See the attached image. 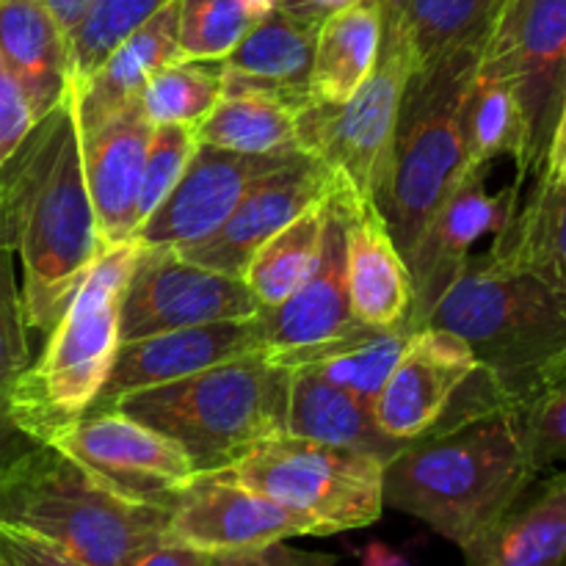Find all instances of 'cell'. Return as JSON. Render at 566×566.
Listing matches in <instances>:
<instances>
[{
  "label": "cell",
  "mask_w": 566,
  "mask_h": 566,
  "mask_svg": "<svg viewBox=\"0 0 566 566\" xmlns=\"http://www.w3.org/2000/svg\"><path fill=\"white\" fill-rule=\"evenodd\" d=\"M379 50L381 0H359L326 14L310 72L313 103H348L376 70Z\"/></svg>",
  "instance_id": "27"
},
{
  "label": "cell",
  "mask_w": 566,
  "mask_h": 566,
  "mask_svg": "<svg viewBox=\"0 0 566 566\" xmlns=\"http://www.w3.org/2000/svg\"><path fill=\"white\" fill-rule=\"evenodd\" d=\"M385 459L280 434L249 448L224 479L313 520L321 536L368 528L385 512Z\"/></svg>",
  "instance_id": "8"
},
{
  "label": "cell",
  "mask_w": 566,
  "mask_h": 566,
  "mask_svg": "<svg viewBox=\"0 0 566 566\" xmlns=\"http://www.w3.org/2000/svg\"><path fill=\"white\" fill-rule=\"evenodd\" d=\"M11 381H0V470L9 468L17 457L33 448L36 442L14 423L11 418V403H9Z\"/></svg>",
  "instance_id": "42"
},
{
  "label": "cell",
  "mask_w": 566,
  "mask_h": 566,
  "mask_svg": "<svg viewBox=\"0 0 566 566\" xmlns=\"http://www.w3.org/2000/svg\"><path fill=\"white\" fill-rule=\"evenodd\" d=\"M265 354V335L260 315L219 324L186 326L160 332L142 340L122 343L108 381L92 409H108L122 396L202 374L232 359ZM88 409V412H92Z\"/></svg>",
  "instance_id": "18"
},
{
  "label": "cell",
  "mask_w": 566,
  "mask_h": 566,
  "mask_svg": "<svg viewBox=\"0 0 566 566\" xmlns=\"http://www.w3.org/2000/svg\"><path fill=\"white\" fill-rule=\"evenodd\" d=\"M352 3H359V0H280L282 9H291V11H296V14L318 17V20H324L326 14H332V11L343 9V6H352Z\"/></svg>",
  "instance_id": "48"
},
{
  "label": "cell",
  "mask_w": 566,
  "mask_h": 566,
  "mask_svg": "<svg viewBox=\"0 0 566 566\" xmlns=\"http://www.w3.org/2000/svg\"><path fill=\"white\" fill-rule=\"evenodd\" d=\"M520 415L536 473L566 464V370L520 403Z\"/></svg>",
  "instance_id": "37"
},
{
  "label": "cell",
  "mask_w": 566,
  "mask_h": 566,
  "mask_svg": "<svg viewBox=\"0 0 566 566\" xmlns=\"http://www.w3.org/2000/svg\"><path fill=\"white\" fill-rule=\"evenodd\" d=\"M48 442L125 495L160 506H169L175 492L197 475L175 440L119 409H92Z\"/></svg>",
  "instance_id": "13"
},
{
  "label": "cell",
  "mask_w": 566,
  "mask_h": 566,
  "mask_svg": "<svg viewBox=\"0 0 566 566\" xmlns=\"http://www.w3.org/2000/svg\"><path fill=\"white\" fill-rule=\"evenodd\" d=\"M490 166L468 169L440 208L426 221L415 247L403 254L412 276V310L407 329H420L453 276L473 258V247L486 235H501L512 224L523 188L512 182L503 191H486Z\"/></svg>",
  "instance_id": "12"
},
{
  "label": "cell",
  "mask_w": 566,
  "mask_h": 566,
  "mask_svg": "<svg viewBox=\"0 0 566 566\" xmlns=\"http://www.w3.org/2000/svg\"><path fill=\"white\" fill-rule=\"evenodd\" d=\"M335 182V171L310 155L287 160L280 169L260 177L224 224L205 241L175 249L188 263L243 276L249 260L271 235L291 224L313 202L324 199Z\"/></svg>",
  "instance_id": "16"
},
{
  "label": "cell",
  "mask_w": 566,
  "mask_h": 566,
  "mask_svg": "<svg viewBox=\"0 0 566 566\" xmlns=\"http://www.w3.org/2000/svg\"><path fill=\"white\" fill-rule=\"evenodd\" d=\"M88 3H92V0H42V6L50 11V17H53L55 25L61 28L66 42H70V36L75 33L77 22L83 20V14H86Z\"/></svg>",
  "instance_id": "46"
},
{
  "label": "cell",
  "mask_w": 566,
  "mask_h": 566,
  "mask_svg": "<svg viewBox=\"0 0 566 566\" xmlns=\"http://www.w3.org/2000/svg\"><path fill=\"white\" fill-rule=\"evenodd\" d=\"M536 479L520 403L479 368L448 412L385 464V506L423 520L464 551Z\"/></svg>",
  "instance_id": "1"
},
{
  "label": "cell",
  "mask_w": 566,
  "mask_h": 566,
  "mask_svg": "<svg viewBox=\"0 0 566 566\" xmlns=\"http://www.w3.org/2000/svg\"><path fill=\"white\" fill-rule=\"evenodd\" d=\"M138 252L130 238L99 254L44 335L42 354L11 381V418L33 442H48L97 403L122 346V298Z\"/></svg>",
  "instance_id": "5"
},
{
  "label": "cell",
  "mask_w": 566,
  "mask_h": 566,
  "mask_svg": "<svg viewBox=\"0 0 566 566\" xmlns=\"http://www.w3.org/2000/svg\"><path fill=\"white\" fill-rule=\"evenodd\" d=\"M468 566H566V464L547 470L517 503L464 547Z\"/></svg>",
  "instance_id": "24"
},
{
  "label": "cell",
  "mask_w": 566,
  "mask_h": 566,
  "mask_svg": "<svg viewBox=\"0 0 566 566\" xmlns=\"http://www.w3.org/2000/svg\"><path fill=\"white\" fill-rule=\"evenodd\" d=\"M285 434L321 446L374 453L385 462H390L403 448V442L390 440L376 426L368 401L352 396L310 368L291 370L287 379Z\"/></svg>",
  "instance_id": "25"
},
{
  "label": "cell",
  "mask_w": 566,
  "mask_h": 566,
  "mask_svg": "<svg viewBox=\"0 0 566 566\" xmlns=\"http://www.w3.org/2000/svg\"><path fill=\"white\" fill-rule=\"evenodd\" d=\"M169 506L111 486L50 442L0 470V525L42 536L83 566H133L164 542Z\"/></svg>",
  "instance_id": "3"
},
{
  "label": "cell",
  "mask_w": 566,
  "mask_h": 566,
  "mask_svg": "<svg viewBox=\"0 0 566 566\" xmlns=\"http://www.w3.org/2000/svg\"><path fill=\"white\" fill-rule=\"evenodd\" d=\"M221 99V61H175L144 83L138 103L153 125L197 127Z\"/></svg>",
  "instance_id": "33"
},
{
  "label": "cell",
  "mask_w": 566,
  "mask_h": 566,
  "mask_svg": "<svg viewBox=\"0 0 566 566\" xmlns=\"http://www.w3.org/2000/svg\"><path fill=\"white\" fill-rule=\"evenodd\" d=\"M479 61L517 94L536 177L566 94V0H503Z\"/></svg>",
  "instance_id": "10"
},
{
  "label": "cell",
  "mask_w": 566,
  "mask_h": 566,
  "mask_svg": "<svg viewBox=\"0 0 566 566\" xmlns=\"http://www.w3.org/2000/svg\"><path fill=\"white\" fill-rule=\"evenodd\" d=\"M503 0H381V17L412 50L415 70L457 50H481Z\"/></svg>",
  "instance_id": "28"
},
{
  "label": "cell",
  "mask_w": 566,
  "mask_h": 566,
  "mask_svg": "<svg viewBox=\"0 0 566 566\" xmlns=\"http://www.w3.org/2000/svg\"><path fill=\"white\" fill-rule=\"evenodd\" d=\"M490 252L566 296V182H534Z\"/></svg>",
  "instance_id": "30"
},
{
  "label": "cell",
  "mask_w": 566,
  "mask_h": 566,
  "mask_svg": "<svg viewBox=\"0 0 566 566\" xmlns=\"http://www.w3.org/2000/svg\"><path fill=\"white\" fill-rule=\"evenodd\" d=\"M359 564L363 566H412L407 562V556H401L398 551H392L385 542H368L359 553Z\"/></svg>",
  "instance_id": "47"
},
{
  "label": "cell",
  "mask_w": 566,
  "mask_h": 566,
  "mask_svg": "<svg viewBox=\"0 0 566 566\" xmlns=\"http://www.w3.org/2000/svg\"><path fill=\"white\" fill-rule=\"evenodd\" d=\"M6 166L17 193L22 313L28 332L48 335L105 252L83 175L75 86L36 122Z\"/></svg>",
  "instance_id": "2"
},
{
  "label": "cell",
  "mask_w": 566,
  "mask_h": 566,
  "mask_svg": "<svg viewBox=\"0 0 566 566\" xmlns=\"http://www.w3.org/2000/svg\"><path fill=\"white\" fill-rule=\"evenodd\" d=\"M265 354L291 352L335 340L359 324L348 307L346 287V180L335 175L329 188V221L318 265L287 302L260 310Z\"/></svg>",
  "instance_id": "19"
},
{
  "label": "cell",
  "mask_w": 566,
  "mask_h": 566,
  "mask_svg": "<svg viewBox=\"0 0 566 566\" xmlns=\"http://www.w3.org/2000/svg\"><path fill=\"white\" fill-rule=\"evenodd\" d=\"M0 566H83L42 536L0 525Z\"/></svg>",
  "instance_id": "40"
},
{
  "label": "cell",
  "mask_w": 566,
  "mask_h": 566,
  "mask_svg": "<svg viewBox=\"0 0 566 566\" xmlns=\"http://www.w3.org/2000/svg\"><path fill=\"white\" fill-rule=\"evenodd\" d=\"M464 158L468 169L492 166L497 158H512L517 166V186L528 180V136L512 83L479 61L464 99Z\"/></svg>",
  "instance_id": "29"
},
{
  "label": "cell",
  "mask_w": 566,
  "mask_h": 566,
  "mask_svg": "<svg viewBox=\"0 0 566 566\" xmlns=\"http://www.w3.org/2000/svg\"><path fill=\"white\" fill-rule=\"evenodd\" d=\"M243 3H247V9L252 11L254 20H263L265 14H271V11L280 6V0H243Z\"/></svg>",
  "instance_id": "49"
},
{
  "label": "cell",
  "mask_w": 566,
  "mask_h": 566,
  "mask_svg": "<svg viewBox=\"0 0 566 566\" xmlns=\"http://www.w3.org/2000/svg\"><path fill=\"white\" fill-rule=\"evenodd\" d=\"M166 3L169 0H92L70 36L72 81L92 75L122 39L130 36Z\"/></svg>",
  "instance_id": "34"
},
{
  "label": "cell",
  "mask_w": 566,
  "mask_h": 566,
  "mask_svg": "<svg viewBox=\"0 0 566 566\" xmlns=\"http://www.w3.org/2000/svg\"><path fill=\"white\" fill-rule=\"evenodd\" d=\"M260 310L241 276L188 263L169 247H142L122 298L119 335L130 343L186 326L254 318Z\"/></svg>",
  "instance_id": "11"
},
{
  "label": "cell",
  "mask_w": 566,
  "mask_h": 566,
  "mask_svg": "<svg viewBox=\"0 0 566 566\" xmlns=\"http://www.w3.org/2000/svg\"><path fill=\"white\" fill-rule=\"evenodd\" d=\"M133 566H213V556L160 542V545L144 551L142 556L133 562Z\"/></svg>",
  "instance_id": "44"
},
{
  "label": "cell",
  "mask_w": 566,
  "mask_h": 566,
  "mask_svg": "<svg viewBox=\"0 0 566 566\" xmlns=\"http://www.w3.org/2000/svg\"><path fill=\"white\" fill-rule=\"evenodd\" d=\"M423 326L462 337L514 403L566 370V296L492 252L468 260Z\"/></svg>",
  "instance_id": "4"
},
{
  "label": "cell",
  "mask_w": 566,
  "mask_h": 566,
  "mask_svg": "<svg viewBox=\"0 0 566 566\" xmlns=\"http://www.w3.org/2000/svg\"><path fill=\"white\" fill-rule=\"evenodd\" d=\"M197 147L199 144L193 125H153L147 158H144L142 191H138V227L155 213V208L180 182L182 171H186Z\"/></svg>",
  "instance_id": "36"
},
{
  "label": "cell",
  "mask_w": 566,
  "mask_h": 566,
  "mask_svg": "<svg viewBox=\"0 0 566 566\" xmlns=\"http://www.w3.org/2000/svg\"><path fill=\"white\" fill-rule=\"evenodd\" d=\"M177 11L180 3L169 0L142 28L122 39L92 75L72 81L81 133L94 130L105 119L119 114L125 105L138 99L144 83L155 72L182 61L180 42H177Z\"/></svg>",
  "instance_id": "23"
},
{
  "label": "cell",
  "mask_w": 566,
  "mask_h": 566,
  "mask_svg": "<svg viewBox=\"0 0 566 566\" xmlns=\"http://www.w3.org/2000/svg\"><path fill=\"white\" fill-rule=\"evenodd\" d=\"M213 566H335V558L293 551L285 542H274V545L254 547V551L213 556Z\"/></svg>",
  "instance_id": "41"
},
{
  "label": "cell",
  "mask_w": 566,
  "mask_h": 566,
  "mask_svg": "<svg viewBox=\"0 0 566 566\" xmlns=\"http://www.w3.org/2000/svg\"><path fill=\"white\" fill-rule=\"evenodd\" d=\"M0 55L25 88L36 119L72 86L70 42L42 0H0Z\"/></svg>",
  "instance_id": "26"
},
{
  "label": "cell",
  "mask_w": 566,
  "mask_h": 566,
  "mask_svg": "<svg viewBox=\"0 0 566 566\" xmlns=\"http://www.w3.org/2000/svg\"><path fill=\"white\" fill-rule=\"evenodd\" d=\"M318 17L276 6L254 22L238 48L221 61V97L260 94L302 111L313 103L310 72L321 31Z\"/></svg>",
  "instance_id": "20"
},
{
  "label": "cell",
  "mask_w": 566,
  "mask_h": 566,
  "mask_svg": "<svg viewBox=\"0 0 566 566\" xmlns=\"http://www.w3.org/2000/svg\"><path fill=\"white\" fill-rule=\"evenodd\" d=\"M28 94L6 59L0 55V169L11 160V155L22 147L31 130L36 127Z\"/></svg>",
  "instance_id": "39"
},
{
  "label": "cell",
  "mask_w": 566,
  "mask_h": 566,
  "mask_svg": "<svg viewBox=\"0 0 566 566\" xmlns=\"http://www.w3.org/2000/svg\"><path fill=\"white\" fill-rule=\"evenodd\" d=\"M296 108L260 94L221 97L193 127L197 144L241 155H307L298 142Z\"/></svg>",
  "instance_id": "32"
},
{
  "label": "cell",
  "mask_w": 566,
  "mask_h": 566,
  "mask_svg": "<svg viewBox=\"0 0 566 566\" xmlns=\"http://www.w3.org/2000/svg\"><path fill=\"white\" fill-rule=\"evenodd\" d=\"M473 348L442 326H420L409 335L396 368L374 398V420L390 440L409 442L429 431L457 392L479 370Z\"/></svg>",
  "instance_id": "17"
},
{
  "label": "cell",
  "mask_w": 566,
  "mask_h": 566,
  "mask_svg": "<svg viewBox=\"0 0 566 566\" xmlns=\"http://www.w3.org/2000/svg\"><path fill=\"white\" fill-rule=\"evenodd\" d=\"M326 221H329V193L310 205L254 252L241 280L254 293L260 307H280L307 282L324 249Z\"/></svg>",
  "instance_id": "31"
},
{
  "label": "cell",
  "mask_w": 566,
  "mask_h": 566,
  "mask_svg": "<svg viewBox=\"0 0 566 566\" xmlns=\"http://www.w3.org/2000/svg\"><path fill=\"white\" fill-rule=\"evenodd\" d=\"M346 287L352 315L374 329L403 326L412 310V276L385 216L346 182Z\"/></svg>",
  "instance_id": "22"
},
{
  "label": "cell",
  "mask_w": 566,
  "mask_h": 566,
  "mask_svg": "<svg viewBox=\"0 0 566 566\" xmlns=\"http://www.w3.org/2000/svg\"><path fill=\"white\" fill-rule=\"evenodd\" d=\"M291 370L263 354L122 396L108 409L175 440L197 473L230 468L258 442L285 434Z\"/></svg>",
  "instance_id": "6"
},
{
  "label": "cell",
  "mask_w": 566,
  "mask_h": 566,
  "mask_svg": "<svg viewBox=\"0 0 566 566\" xmlns=\"http://www.w3.org/2000/svg\"><path fill=\"white\" fill-rule=\"evenodd\" d=\"M149 136L153 122L147 119L138 99L94 130L81 133L83 175L103 249L130 241L136 232L138 191Z\"/></svg>",
  "instance_id": "21"
},
{
  "label": "cell",
  "mask_w": 566,
  "mask_h": 566,
  "mask_svg": "<svg viewBox=\"0 0 566 566\" xmlns=\"http://www.w3.org/2000/svg\"><path fill=\"white\" fill-rule=\"evenodd\" d=\"M534 182H545V186H562L566 182V94L562 111H558V119L553 125L551 144H547L545 164H542L539 175L534 177Z\"/></svg>",
  "instance_id": "43"
},
{
  "label": "cell",
  "mask_w": 566,
  "mask_h": 566,
  "mask_svg": "<svg viewBox=\"0 0 566 566\" xmlns=\"http://www.w3.org/2000/svg\"><path fill=\"white\" fill-rule=\"evenodd\" d=\"M293 536H321L313 520L219 473H197L169 503L164 542L224 556Z\"/></svg>",
  "instance_id": "14"
},
{
  "label": "cell",
  "mask_w": 566,
  "mask_h": 566,
  "mask_svg": "<svg viewBox=\"0 0 566 566\" xmlns=\"http://www.w3.org/2000/svg\"><path fill=\"white\" fill-rule=\"evenodd\" d=\"M298 155H241L202 147L188 160L180 182L133 232L138 247L182 249L213 235L249 188Z\"/></svg>",
  "instance_id": "15"
},
{
  "label": "cell",
  "mask_w": 566,
  "mask_h": 566,
  "mask_svg": "<svg viewBox=\"0 0 566 566\" xmlns=\"http://www.w3.org/2000/svg\"><path fill=\"white\" fill-rule=\"evenodd\" d=\"M415 75L407 39L381 17L376 70L348 103H310L296 114L298 142L310 158L329 166L359 197L379 199L387 182L401 99Z\"/></svg>",
  "instance_id": "9"
},
{
  "label": "cell",
  "mask_w": 566,
  "mask_h": 566,
  "mask_svg": "<svg viewBox=\"0 0 566 566\" xmlns=\"http://www.w3.org/2000/svg\"><path fill=\"white\" fill-rule=\"evenodd\" d=\"M177 42L182 61H224L249 28L252 11L243 0H177Z\"/></svg>",
  "instance_id": "35"
},
{
  "label": "cell",
  "mask_w": 566,
  "mask_h": 566,
  "mask_svg": "<svg viewBox=\"0 0 566 566\" xmlns=\"http://www.w3.org/2000/svg\"><path fill=\"white\" fill-rule=\"evenodd\" d=\"M14 254V243L0 241V381H14L31 365Z\"/></svg>",
  "instance_id": "38"
},
{
  "label": "cell",
  "mask_w": 566,
  "mask_h": 566,
  "mask_svg": "<svg viewBox=\"0 0 566 566\" xmlns=\"http://www.w3.org/2000/svg\"><path fill=\"white\" fill-rule=\"evenodd\" d=\"M479 55L481 50H457L409 77L390 171L376 199L401 254L415 247L426 221L468 171L464 99Z\"/></svg>",
  "instance_id": "7"
},
{
  "label": "cell",
  "mask_w": 566,
  "mask_h": 566,
  "mask_svg": "<svg viewBox=\"0 0 566 566\" xmlns=\"http://www.w3.org/2000/svg\"><path fill=\"white\" fill-rule=\"evenodd\" d=\"M0 241L17 249V193L9 166L0 169Z\"/></svg>",
  "instance_id": "45"
}]
</instances>
